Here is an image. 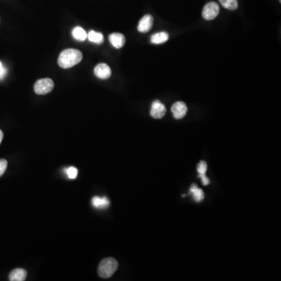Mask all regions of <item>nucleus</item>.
<instances>
[{
  "label": "nucleus",
  "instance_id": "nucleus-1",
  "mask_svg": "<svg viewBox=\"0 0 281 281\" xmlns=\"http://www.w3.org/2000/svg\"><path fill=\"white\" fill-rule=\"evenodd\" d=\"M83 55L80 51L75 48L65 49L58 58L59 66L63 69L71 68L82 61Z\"/></svg>",
  "mask_w": 281,
  "mask_h": 281
},
{
  "label": "nucleus",
  "instance_id": "nucleus-2",
  "mask_svg": "<svg viewBox=\"0 0 281 281\" xmlns=\"http://www.w3.org/2000/svg\"><path fill=\"white\" fill-rule=\"evenodd\" d=\"M118 268V263L113 258H107L100 262L98 267V273L102 278H109Z\"/></svg>",
  "mask_w": 281,
  "mask_h": 281
},
{
  "label": "nucleus",
  "instance_id": "nucleus-3",
  "mask_svg": "<svg viewBox=\"0 0 281 281\" xmlns=\"http://www.w3.org/2000/svg\"><path fill=\"white\" fill-rule=\"evenodd\" d=\"M54 88V82L50 78H43L37 80L34 84V90L36 94H47L51 93Z\"/></svg>",
  "mask_w": 281,
  "mask_h": 281
},
{
  "label": "nucleus",
  "instance_id": "nucleus-4",
  "mask_svg": "<svg viewBox=\"0 0 281 281\" xmlns=\"http://www.w3.org/2000/svg\"><path fill=\"white\" fill-rule=\"evenodd\" d=\"M219 13V6L217 2H210L207 3L203 10V18L206 20H212L215 19Z\"/></svg>",
  "mask_w": 281,
  "mask_h": 281
},
{
  "label": "nucleus",
  "instance_id": "nucleus-5",
  "mask_svg": "<svg viewBox=\"0 0 281 281\" xmlns=\"http://www.w3.org/2000/svg\"><path fill=\"white\" fill-rule=\"evenodd\" d=\"M166 112H167V109L163 103L158 100L153 102L151 107V117L155 119L163 118Z\"/></svg>",
  "mask_w": 281,
  "mask_h": 281
},
{
  "label": "nucleus",
  "instance_id": "nucleus-6",
  "mask_svg": "<svg viewBox=\"0 0 281 281\" xmlns=\"http://www.w3.org/2000/svg\"><path fill=\"white\" fill-rule=\"evenodd\" d=\"M94 75L98 78L106 80L110 78L111 69L108 65L106 63H98L94 70Z\"/></svg>",
  "mask_w": 281,
  "mask_h": 281
},
{
  "label": "nucleus",
  "instance_id": "nucleus-7",
  "mask_svg": "<svg viewBox=\"0 0 281 281\" xmlns=\"http://www.w3.org/2000/svg\"><path fill=\"white\" fill-rule=\"evenodd\" d=\"M171 111L173 112V117L175 119L180 120L185 117L187 112V107L185 103L183 102H177L171 107Z\"/></svg>",
  "mask_w": 281,
  "mask_h": 281
},
{
  "label": "nucleus",
  "instance_id": "nucleus-8",
  "mask_svg": "<svg viewBox=\"0 0 281 281\" xmlns=\"http://www.w3.org/2000/svg\"><path fill=\"white\" fill-rule=\"evenodd\" d=\"M153 16H151L150 14H146L143 16L142 18L140 19L139 21V26H138V30L140 33H146L151 30V28L153 27Z\"/></svg>",
  "mask_w": 281,
  "mask_h": 281
},
{
  "label": "nucleus",
  "instance_id": "nucleus-9",
  "mask_svg": "<svg viewBox=\"0 0 281 281\" xmlns=\"http://www.w3.org/2000/svg\"><path fill=\"white\" fill-rule=\"evenodd\" d=\"M109 40L116 48H121L125 44V35L121 33H112L109 36Z\"/></svg>",
  "mask_w": 281,
  "mask_h": 281
},
{
  "label": "nucleus",
  "instance_id": "nucleus-10",
  "mask_svg": "<svg viewBox=\"0 0 281 281\" xmlns=\"http://www.w3.org/2000/svg\"><path fill=\"white\" fill-rule=\"evenodd\" d=\"M92 203H93V205L94 208L98 209H107L110 205L109 200L107 197L101 198V197L94 196L92 200Z\"/></svg>",
  "mask_w": 281,
  "mask_h": 281
},
{
  "label": "nucleus",
  "instance_id": "nucleus-11",
  "mask_svg": "<svg viewBox=\"0 0 281 281\" xmlns=\"http://www.w3.org/2000/svg\"><path fill=\"white\" fill-rule=\"evenodd\" d=\"M27 277V271L25 269H15L10 273L9 276V280L10 281H24Z\"/></svg>",
  "mask_w": 281,
  "mask_h": 281
},
{
  "label": "nucleus",
  "instance_id": "nucleus-12",
  "mask_svg": "<svg viewBox=\"0 0 281 281\" xmlns=\"http://www.w3.org/2000/svg\"><path fill=\"white\" fill-rule=\"evenodd\" d=\"M168 39V33L163 31V32H158L152 35L151 42L155 45L163 44L164 42H167Z\"/></svg>",
  "mask_w": 281,
  "mask_h": 281
},
{
  "label": "nucleus",
  "instance_id": "nucleus-13",
  "mask_svg": "<svg viewBox=\"0 0 281 281\" xmlns=\"http://www.w3.org/2000/svg\"><path fill=\"white\" fill-rule=\"evenodd\" d=\"M87 38L91 42L95 43V44L101 45L104 42V36L103 34L100 32H97L94 31H90L88 33V37Z\"/></svg>",
  "mask_w": 281,
  "mask_h": 281
},
{
  "label": "nucleus",
  "instance_id": "nucleus-14",
  "mask_svg": "<svg viewBox=\"0 0 281 281\" xmlns=\"http://www.w3.org/2000/svg\"><path fill=\"white\" fill-rule=\"evenodd\" d=\"M72 35L76 40L84 42L88 37V33L80 27H75L72 31Z\"/></svg>",
  "mask_w": 281,
  "mask_h": 281
},
{
  "label": "nucleus",
  "instance_id": "nucleus-15",
  "mask_svg": "<svg viewBox=\"0 0 281 281\" xmlns=\"http://www.w3.org/2000/svg\"><path fill=\"white\" fill-rule=\"evenodd\" d=\"M190 193L192 194L194 200L197 203H200L204 199V196H205L204 192H203L202 189L199 188L198 186L195 185V184H193L191 185V188H190Z\"/></svg>",
  "mask_w": 281,
  "mask_h": 281
},
{
  "label": "nucleus",
  "instance_id": "nucleus-16",
  "mask_svg": "<svg viewBox=\"0 0 281 281\" xmlns=\"http://www.w3.org/2000/svg\"><path fill=\"white\" fill-rule=\"evenodd\" d=\"M219 1L220 4L227 10H235L238 7L237 0H219Z\"/></svg>",
  "mask_w": 281,
  "mask_h": 281
},
{
  "label": "nucleus",
  "instance_id": "nucleus-17",
  "mask_svg": "<svg viewBox=\"0 0 281 281\" xmlns=\"http://www.w3.org/2000/svg\"><path fill=\"white\" fill-rule=\"evenodd\" d=\"M66 173L70 179H75L78 177V169L75 168L74 167H70L69 168L66 169Z\"/></svg>",
  "mask_w": 281,
  "mask_h": 281
},
{
  "label": "nucleus",
  "instance_id": "nucleus-18",
  "mask_svg": "<svg viewBox=\"0 0 281 281\" xmlns=\"http://www.w3.org/2000/svg\"><path fill=\"white\" fill-rule=\"evenodd\" d=\"M197 171L199 172V174H205L207 171V163L205 161H201L197 167Z\"/></svg>",
  "mask_w": 281,
  "mask_h": 281
},
{
  "label": "nucleus",
  "instance_id": "nucleus-19",
  "mask_svg": "<svg viewBox=\"0 0 281 281\" xmlns=\"http://www.w3.org/2000/svg\"><path fill=\"white\" fill-rule=\"evenodd\" d=\"M7 161L4 159H0V177H2L3 173H5L6 168H7Z\"/></svg>",
  "mask_w": 281,
  "mask_h": 281
},
{
  "label": "nucleus",
  "instance_id": "nucleus-20",
  "mask_svg": "<svg viewBox=\"0 0 281 281\" xmlns=\"http://www.w3.org/2000/svg\"><path fill=\"white\" fill-rule=\"evenodd\" d=\"M6 72H7V70H6V67H4L2 64V62H0V79H2L6 76Z\"/></svg>",
  "mask_w": 281,
  "mask_h": 281
},
{
  "label": "nucleus",
  "instance_id": "nucleus-21",
  "mask_svg": "<svg viewBox=\"0 0 281 281\" xmlns=\"http://www.w3.org/2000/svg\"><path fill=\"white\" fill-rule=\"evenodd\" d=\"M199 177L201 178L202 182H203V185H205V186H207L210 182L209 178L205 176V174H199Z\"/></svg>",
  "mask_w": 281,
  "mask_h": 281
},
{
  "label": "nucleus",
  "instance_id": "nucleus-22",
  "mask_svg": "<svg viewBox=\"0 0 281 281\" xmlns=\"http://www.w3.org/2000/svg\"><path fill=\"white\" fill-rule=\"evenodd\" d=\"M2 139H3V133L0 130V144L2 143Z\"/></svg>",
  "mask_w": 281,
  "mask_h": 281
},
{
  "label": "nucleus",
  "instance_id": "nucleus-23",
  "mask_svg": "<svg viewBox=\"0 0 281 281\" xmlns=\"http://www.w3.org/2000/svg\"><path fill=\"white\" fill-rule=\"evenodd\" d=\"M280 2H281V0H279Z\"/></svg>",
  "mask_w": 281,
  "mask_h": 281
}]
</instances>
